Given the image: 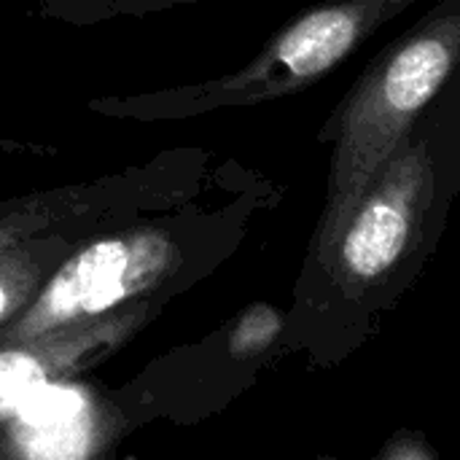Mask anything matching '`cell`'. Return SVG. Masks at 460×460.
I'll return each mask as SVG.
<instances>
[{"label": "cell", "mask_w": 460, "mask_h": 460, "mask_svg": "<svg viewBox=\"0 0 460 460\" xmlns=\"http://www.w3.org/2000/svg\"><path fill=\"white\" fill-rule=\"evenodd\" d=\"M286 332V313L270 302H253L243 307L224 329V353L248 367H264L272 353L280 350Z\"/></svg>", "instance_id": "obj_9"}, {"label": "cell", "mask_w": 460, "mask_h": 460, "mask_svg": "<svg viewBox=\"0 0 460 460\" xmlns=\"http://www.w3.org/2000/svg\"><path fill=\"white\" fill-rule=\"evenodd\" d=\"M237 159L202 146L167 148L121 170L0 199V251L65 229H108L181 205L229 175Z\"/></svg>", "instance_id": "obj_5"}, {"label": "cell", "mask_w": 460, "mask_h": 460, "mask_svg": "<svg viewBox=\"0 0 460 460\" xmlns=\"http://www.w3.org/2000/svg\"><path fill=\"white\" fill-rule=\"evenodd\" d=\"M458 57L460 0H439L367 65L329 113L318 132V143L332 146L326 199L305 259L332 243L369 181L445 92Z\"/></svg>", "instance_id": "obj_3"}, {"label": "cell", "mask_w": 460, "mask_h": 460, "mask_svg": "<svg viewBox=\"0 0 460 460\" xmlns=\"http://www.w3.org/2000/svg\"><path fill=\"white\" fill-rule=\"evenodd\" d=\"M283 186L237 162L208 191L86 234L32 302L0 329V345L100 318L140 299H175L221 270L253 224L278 208Z\"/></svg>", "instance_id": "obj_2"}, {"label": "cell", "mask_w": 460, "mask_h": 460, "mask_svg": "<svg viewBox=\"0 0 460 460\" xmlns=\"http://www.w3.org/2000/svg\"><path fill=\"white\" fill-rule=\"evenodd\" d=\"M415 3L418 0H326L275 32L240 70L154 92L100 94L92 97L86 108L113 121L156 124L283 100L326 78Z\"/></svg>", "instance_id": "obj_4"}, {"label": "cell", "mask_w": 460, "mask_h": 460, "mask_svg": "<svg viewBox=\"0 0 460 460\" xmlns=\"http://www.w3.org/2000/svg\"><path fill=\"white\" fill-rule=\"evenodd\" d=\"M143 429L124 388L116 394L73 388L59 399L30 410L24 402L0 423V460H84L111 453L132 431Z\"/></svg>", "instance_id": "obj_7"}, {"label": "cell", "mask_w": 460, "mask_h": 460, "mask_svg": "<svg viewBox=\"0 0 460 460\" xmlns=\"http://www.w3.org/2000/svg\"><path fill=\"white\" fill-rule=\"evenodd\" d=\"M377 460H437V450L431 447L423 431H396L377 453Z\"/></svg>", "instance_id": "obj_11"}, {"label": "cell", "mask_w": 460, "mask_h": 460, "mask_svg": "<svg viewBox=\"0 0 460 460\" xmlns=\"http://www.w3.org/2000/svg\"><path fill=\"white\" fill-rule=\"evenodd\" d=\"M453 191L456 113L429 105L332 243L302 261L278 353L332 369L364 348L434 253Z\"/></svg>", "instance_id": "obj_1"}, {"label": "cell", "mask_w": 460, "mask_h": 460, "mask_svg": "<svg viewBox=\"0 0 460 460\" xmlns=\"http://www.w3.org/2000/svg\"><path fill=\"white\" fill-rule=\"evenodd\" d=\"M213 0H32L30 13L70 27H94L116 19H143L151 13L199 5Z\"/></svg>", "instance_id": "obj_10"}, {"label": "cell", "mask_w": 460, "mask_h": 460, "mask_svg": "<svg viewBox=\"0 0 460 460\" xmlns=\"http://www.w3.org/2000/svg\"><path fill=\"white\" fill-rule=\"evenodd\" d=\"M167 305L164 299H140L100 318L0 345V423L46 388L73 383L116 358Z\"/></svg>", "instance_id": "obj_6"}, {"label": "cell", "mask_w": 460, "mask_h": 460, "mask_svg": "<svg viewBox=\"0 0 460 460\" xmlns=\"http://www.w3.org/2000/svg\"><path fill=\"white\" fill-rule=\"evenodd\" d=\"M0 154H16V156H57V148L49 143H32V140H16V137H0Z\"/></svg>", "instance_id": "obj_12"}, {"label": "cell", "mask_w": 460, "mask_h": 460, "mask_svg": "<svg viewBox=\"0 0 460 460\" xmlns=\"http://www.w3.org/2000/svg\"><path fill=\"white\" fill-rule=\"evenodd\" d=\"M92 232L100 229H65L0 251V329L32 302L59 261Z\"/></svg>", "instance_id": "obj_8"}]
</instances>
